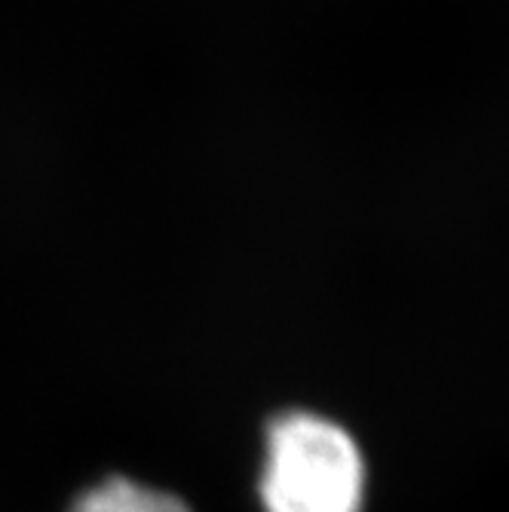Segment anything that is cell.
<instances>
[{
  "mask_svg": "<svg viewBox=\"0 0 509 512\" xmlns=\"http://www.w3.org/2000/svg\"><path fill=\"white\" fill-rule=\"evenodd\" d=\"M258 500L264 512H362L365 457L332 417L289 408L264 427Z\"/></svg>",
  "mask_w": 509,
  "mask_h": 512,
  "instance_id": "6da1fadb",
  "label": "cell"
},
{
  "mask_svg": "<svg viewBox=\"0 0 509 512\" xmlns=\"http://www.w3.org/2000/svg\"><path fill=\"white\" fill-rule=\"evenodd\" d=\"M68 512H194V509L175 491L114 473L86 485L71 500Z\"/></svg>",
  "mask_w": 509,
  "mask_h": 512,
  "instance_id": "7a4b0ae2",
  "label": "cell"
}]
</instances>
